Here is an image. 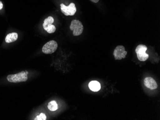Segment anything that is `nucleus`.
Returning <instances> with one entry per match:
<instances>
[{
    "label": "nucleus",
    "mask_w": 160,
    "mask_h": 120,
    "mask_svg": "<svg viewBox=\"0 0 160 120\" xmlns=\"http://www.w3.org/2000/svg\"><path fill=\"white\" fill-rule=\"evenodd\" d=\"M28 71H22L17 74L8 75L7 77V79L9 82L12 83L25 82L28 79Z\"/></svg>",
    "instance_id": "nucleus-1"
},
{
    "label": "nucleus",
    "mask_w": 160,
    "mask_h": 120,
    "mask_svg": "<svg viewBox=\"0 0 160 120\" xmlns=\"http://www.w3.org/2000/svg\"><path fill=\"white\" fill-rule=\"evenodd\" d=\"M147 50V46L144 45H140L137 46L135 52L138 59L139 60L145 61L148 60L149 55L146 53Z\"/></svg>",
    "instance_id": "nucleus-2"
},
{
    "label": "nucleus",
    "mask_w": 160,
    "mask_h": 120,
    "mask_svg": "<svg viewBox=\"0 0 160 120\" xmlns=\"http://www.w3.org/2000/svg\"><path fill=\"white\" fill-rule=\"evenodd\" d=\"M70 29L73 32L74 36H78L82 34L83 26L82 23L78 20H73L71 22Z\"/></svg>",
    "instance_id": "nucleus-3"
},
{
    "label": "nucleus",
    "mask_w": 160,
    "mask_h": 120,
    "mask_svg": "<svg viewBox=\"0 0 160 120\" xmlns=\"http://www.w3.org/2000/svg\"><path fill=\"white\" fill-rule=\"evenodd\" d=\"M58 43L54 40L47 42L42 47V52L45 54H52L57 50Z\"/></svg>",
    "instance_id": "nucleus-4"
},
{
    "label": "nucleus",
    "mask_w": 160,
    "mask_h": 120,
    "mask_svg": "<svg viewBox=\"0 0 160 120\" xmlns=\"http://www.w3.org/2000/svg\"><path fill=\"white\" fill-rule=\"evenodd\" d=\"M61 9L62 12L66 16H74L77 10L74 3H70L68 6L62 3L61 4Z\"/></svg>",
    "instance_id": "nucleus-5"
},
{
    "label": "nucleus",
    "mask_w": 160,
    "mask_h": 120,
    "mask_svg": "<svg viewBox=\"0 0 160 120\" xmlns=\"http://www.w3.org/2000/svg\"><path fill=\"white\" fill-rule=\"evenodd\" d=\"M127 54V51L125 50L124 46H118L114 50L113 55L116 60H121L124 59Z\"/></svg>",
    "instance_id": "nucleus-6"
},
{
    "label": "nucleus",
    "mask_w": 160,
    "mask_h": 120,
    "mask_svg": "<svg viewBox=\"0 0 160 120\" xmlns=\"http://www.w3.org/2000/svg\"><path fill=\"white\" fill-rule=\"evenodd\" d=\"M144 83L146 87L152 90L156 89L158 87V85L156 81L151 77H147L145 79Z\"/></svg>",
    "instance_id": "nucleus-7"
},
{
    "label": "nucleus",
    "mask_w": 160,
    "mask_h": 120,
    "mask_svg": "<svg viewBox=\"0 0 160 120\" xmlns=\"http://www.w3.org/2000/svg\"><path fill=\"white\" fill-rule=\"evenodd\" d=\"M89 88L92 91L97 92L101 89V85L98 81L92 80L89 83Z\"/></svg>",
    "instance_id": "nucleus-8"
},
{
    "label": "nucleus",
    "mask_w": 160,
    "mask_h": 120,
    "mask_svg": "<svg viewBox=\"0 0 160 120\" xmlns=\"http://www.w3.org/2000/svg\"><path fill=\"white\" fill-rule=\"evenodd\" d=\"M18 34L17 33H10L6 36L5 37V42L7 43H10L12 42H14L18 39Z\"/></svg>",
    "instance_id": "nucleus-9"
},
{
    "label": "nucleus",
    "mask_w": 160,
    "mask_h": 120,
    "mask_svg": "<svg viewBox=\"0 0 160 120\" xmlns=\"http://www.w3.org/2000/svg\"><path fill=\"white\" fill-rule=\"evenodd\" d=\"M54 22V20L52 17H48L47 18L45 19L43 24V27L44 29H45L48 26L52 25Z\"/></svg>",
    "instance_id": "nucleus-10"
},
{
    "label": "nucleus",
    "mask_w": 160,
    "mask_h": 120,
    "mask_svg": "<svg viewBox=\"0 0 160 120\" xmlns=\"http://www.w3.org/2000/svg\"><path fill=\"white\" fill-rule=\"evenodd\" d=\"M48 108L50 111L54 112L58 109V105L56 101H52L48 103Z\"/></svg>",
    "instance_id": "nucleus-11"
},
{
    "label": "nucleus",
    "mask_w": 160,
    "mask_h": 120,
    "mask_svg": "<svg viewBox=\"0 0 160 120\" xmlns=\"http://www.w3.org/2000/svg\"><path fill=\"white\" fill-rule=\"evenodd\" d=\"M45 30L47 31L48 33L49 34H52V33H54L56 31V27L54 25H51L48 26L45 29Z\"/></svg>",
    "instance_id": "nucleus-12"
},
{
    "label": "nucleus",
    "mask_w": 160,
    "mask_h": 120,
    "mask_svg": "<svg viewBox=\"0 0 160 120\" xmlns=\"http://www.w3.org/2000/svg\"><path fill=\"white\" fill-rule=\"evenodd\" d=\"M47 119V116L44 113H41L39 115L37 116L35 118V120H46Z\"/></svg>",
    "instance_id": "nucleus-13"
},
{
    "label": "nucleus",
    "mask_w": 160,
    "mask_h": 120,
    "mask_svg": "<svg viewBox=\"0 0 160 120\" xmlns=\"http://www.w3.org/2000/svg\"><path fill=\"white\" fill-rule=\"evenodd\" d=\"M2 7H3V4L0 1V10L2 9Z\"/></svg>",
    "instance_id": "nucleus-14"
},
{
    "label": "nucleus",
    "mask_w": 160,
    "mask_h": 120,
    "mask_svg": "<svg viewBox=\"0 0 160 120\" xmlns=\"http://www.w3.org/2000/svg\"><path fill=\"white\" fill-rule=\"evenodd\" d=\"M90 1L92 2H94V3H97V2H98L99 0H90Z\"/></svg>",
    "instance_id": "nucleus-15"
}]
</instances>
